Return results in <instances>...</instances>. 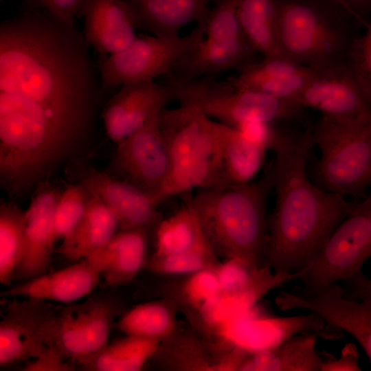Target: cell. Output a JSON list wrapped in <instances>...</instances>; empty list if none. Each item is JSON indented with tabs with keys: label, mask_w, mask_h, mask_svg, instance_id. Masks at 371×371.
Wrapping results in <instances>:
<instances>
[{
	"label": "cell",
	"mask_w": 371,
	"mask_h": 371,
	"mask_svg": "<svg viewBox=\"0 0 371 371\" xmlns=\"http://www.w3.org/2000/svg\"><path fill=\"white\" fill-rule=\"evenodd\" d=\"M89 47L75 26L36 7L3 21L0 100L87 125L102 87Z\"/></svg>",
	"instance_id": "obj_1"
},
{
	"label": "cell",
	"mask_w": 371,
	"mask_h": 371,
	"mask_svg": "<svg viewBox=\"0 0 371 371\" xmlns=\"http://www.w3.org/2000/svg\"><path fill=\"white\" fill-rule=\"evenodd\" d=\"M311 128L276 152L272 162L275 205L268 216L265 265L300 275L350 212L354 201L324 190L307 173Z\"/></svg>",
	"instance_id": "obj_2"
},
{
	"label": "cell",
	"mask_w": 371,
	"mask_h": 371,
	"mask_svg": "<svg viewBox=\"0 0 371 371\" xmlns=\"http://www.w3.org/2000/svg\"><path fill=\"white\" fill-rule=\"evenodd\" d=\"M273 189L271 163L258 181L199 189L190 199L217 255L238 259L252 268L266 266L267 204Z\"/></svg>",
	"instance_id": "obj_3"
},
{
	"label": "cell",
	"mask_w": 371,
	"mask_h": 371,
	"mask_svg": "<svg viewBox=\"0 0 371 371\" xmlns=\"http://www.w3.org/2000/svg\"><path fill=\"white\" fill-rule=\"evenodd\" d=\"M178 100L179 107L160 113L169 170L159 203L193 189L227 186L211 118L190 86L179 88Z\"/></svg>",
	"instance_id": "obj_4"
},
{
	"label": "cell",
	"mask_w": 371,
	"mask_h": 371,
	"mask_svg": "<svg viewBox=\"0 0 371 371\" xmlns=\"http://www.w3.org/2000/svg\"><path fill=\"white\" fill-rule=\"evenodd\" d=\"M278 3V40L284 57L317 70L347 61L357 36L350 21H357L344 8L333 0Z\"/></svg>",
	"instance_id": "obj_5"
},
{
	"label": "cell",
	"mask_w": 371,
	"mask_h": 371,
	"mask_svg": "<svg viewBox=\"0 0 371 371\" xmlns=\"http://www.w3.org/2000/svg\"><path fill=\"white\" fill-rule=\"evenodd\" d=\"M313 146L320 153L315 172L319 186L353 201L371 188V124L321 115L311 128Z\"/></svg>",
	"instance_id": "obj_6"
},
{
	"label": "cell",
	"mask_w": 371,
	"mask_h": 371,
	"mask_svg": "<svg viewBox=\"0 0 371 371\" xmlns=\"http://www.w3.org/2000/svg\"><path fill=\"white\" fill-rule=\"evenodd\" d=\"M348 216L331 234L295 289L312 294L361 271L371 257V188L364 198L354 201Z\"/></svg>",
	"instance_id": "obj_7"
},
{
	"label": "cell",
	"mask_w": 371,
	"mask_h": 371,
	"mask_svg": "<svg viewBox=\"0 0 371 371\" xmlns=\"http://www.w3.org/2000/svg\"><path fill=\"white\" fill-rule=\"evenodd\" d=\"M205 17L186 36H137L123 50L108 56H99L98 68L102 89L170 74L204 37Z\"/></svg>",
	"instance_id": "obj_8"
},
{
	"label": "cell",
	"mask_w": 371,
	"mask_h": 371,
	"mask_svg": "<svg viewBox=\"0 0 371 371\" xmlns=\"http://www.w3.org/2000/svg\"><path fill=\"white\" fill-rule=\"evenodd\" d=\"M120 309L113 297L102 295L58 307L50 328V346L65 360L82 364L107 346Z\"/></svg>",
	"instance_id": "obj_9"
},
{
	"label": "cell",
	"mask_w": 371,
	"mask_h": 371,
	"mask_svg": "<svg viewBox=\"0 0 371 371\" xmlns=\"http://www.w3.org/2000/svg\"><path fill=\"white\" fill-rule=\"evenodd\" d=\"M282 311L300 308L318 315L324 322L322 337L338 339L345 331L365 350L371 362V300H351L341 285L334 283L312 294L296 290L283 291L275 299Z\"/></svg>",
	"instance_id": "obj_10"
},
{
	"label": "cell",
	"mask_w": 371,
	"mask_h": 371,
	"mask_svg": "<svg viewBox=\"0 0 371 371\" xmlns=\"http://www.w3.org/2000/svg\"><path fill=\"white\" fill-rule=\"evenodd\" d=\"M201 108L209 117L229 126L258 122H281L302 117V107L295 103L248 90L234 89L225 82H192Z\"/></svg>",
	"instance_id": "obj_11"
},
{
	"label": "cell",
	"mask_w": 371,
	"mask_h": 371,
	"mask_svg": "<svg viewBox=\"0 0 371 371\" xmlns=\"http://www.w3.org/2000/svg\"><path fill=\"white\" fill-rule=\"evenodd\" d=\"M113 166L122 181L136 186L159 203L169 170L160 114L117 144Z\"/></svg>",
	"instance_id": "obj_12"
},
{
	"label": "cell",
	"mask_w": 371,
	"mask_h": 371,
	"mask_svg": "<svg viewBox=\"0 0 371 371\" xmlns=\"http://www.w3.org/2000/svg\"><path fill=\"white\" fill-rule=\"evenodd\" d=\"M58 307L34 297L13 300L8 304L0 322L1 368L36 359L51 346L50 328Z\"/></svg>",
	"instance_id": "obj_13"
},
{
	"label": "cell",
	"mask_w": 371,
	"mask_h": 371,
	"mask_svg": "<svg viewBox=\"0 0 371 371\" xmlns=\"http://www.w3.org/2000/svg\"><path fill=\"white\" fill-rule=\"evenodd\" d=\"M295 103L329 118L371 124V104L347 62L317 70Z\"/></svg>",
	"instance_id": "obj_14"
},
{
	"label": "cell",
	"mask_w": 371,
	"mask_h": 371,
	"mask_svg": "<svg viewBox=\"0 0 371 371\" xmlns=\"http://www.w3.org/2000/svg\"><path fill=\"white\" fill-rule=\"evenodd\" d=\"M250 352L220 339L210 338L196 328L178 327L161 340L154 359L169 370H240Z\"/></svg>",
	"instance_id": "obj_15"
},
{
	"label": "cell",
	"mask_w": 371,
	"mask_h": 371,
	"mask_svg": "<svg viewBox=\"0 0 371 371\" xmlns=\"http://www.w3.org/2000/svg\"><path fill=\"white\" fill-rule=\"evenodd\" d=\"M176 99L178 89L173 84L164 85L146 80L123 85L102 112L106 135L117 145Z\"/></svg>",
	"instance_id": "obj_16"
},
{
	"label": "cell",
	"mask_w": 371,
	"mask_h": 371,
	"mask_svg": "<svg viewBox=\"0 0 371 371\" xmlns=\"http://www.w3.org/2000/svg\"><path fill=\"white\" fill-rule=\"evenodd\" d=\"M60 194L43 184L26 210L23 249L14 280L23 282L47 273L56 243L54 215Z\"/></svg>",
	"instance_id": "obj_17"
},
{
	"label": "cell",
	"mask_w": 371,
	"mask_h": 371,
	"mask_svg": "<svg viewBox=\"0 0 371 371\" xmlns=\"http://www.w3.org/2000/svg\"><path fill=\"white\" fill-rule=\"evenodd\" d=\"M82 184L113 211L120 229L149 231L162 220L155 201L131 183L92 170L86 175Z\"/></svg>",
	"instance_id": "obj_18"
},
{
	"label": "cell",
	"mask_w": 371,
	"mask_h": 371,
	"mask_svg": "<svg viewBox=\"0 0 371 371\" xmlns=\"http://www.w3.org/2000/svg\"><path fill=\"white\" fill-rule=\"evenodd\" d=\"M83 16L85 38L99 56L116 54L137 36L135 18L125 0H90Z\"/></svg>",
	"instance_id": "obj_19"
},
{
	"label": "cell",
	"mask_w": 371,
	"mask_h": 371,
	"mask_svg": "<svg viewBox=\"0 0 371 371\" xmlns=\"http://www.w3.org/2000/svg\"><path fill=\"white\" fill-rule=\"evenodd\" d=\"M100 276L87 259L51 273L21 282L1 293V297H25L70 304L89 294Z\"/></svg>",
	"instance_id": "obj_20"
},
{
	"label": "cell",
	"mask_w": 371,
	"mask_h": 371,
	"mask_svg": "<svg viewBox=\"0 0 371 371\" xmlns=\"http://www.w3.org/2000/svg\"><path fill=\"white\" fill-rule=\"evenodd\" d=\"M148 230L120 229L112 239L87 258L106 286L129 284L143 267L146 258Z\"/></svg>",
	"instance_id": "obj_21"
},
{
	"label": "cell",
	"mask_w": 371,
	"mask_h": 371,
	"mask_svg": "<svg viewBox=\"0 0 371 371\" xmlns=\"http://www.w3.org/2000/svg\"><path fill=\"white\" fill-rule=\"evenodd\" d=\"M256 54L249 42H228L204 36L177 63L173 70L177 73V78L172 84L188 82L199 76L226 70L240 71L256 62Z\"/></svg>",
	"instance_id": "obj_22"
},
{
	"label": "cell",
	"mask_w": 371,
	"mask_h": 371,
	"mask_svg": "<svg viewBox=\"0 0 371 371\" xmlns=\"http://www.w3.org/2000/svg\"><path fill=\"white\" fill-rule=\"evenodd\" d=\"M137 29L162 37H174L188 24L204 19L215 0H125Z\"/></svg>",
	"instance_id": "obj_23"
},
{
	"label": "cell",
	"mask_w": 371,
	"mask_h": 371,
	"mask_svg": "<svg viewBox=\"0 0 371 371\" xmlns=\"http://www.w3.org/2000/svg\"><path fill=\"white\" fill-rule=\"evenodd\" d=\"M321 331L291 335L270 347L251 352L240 371H320L323 359L317 350Z\"/></svg>",
	"instance_id": "obj_24"
},
{
	"label": "cell",
	"mask_w": 371,
	"mask_h": 371,
	"mask_svg": "<svg viewBox=\"0 0 371 371\" xmlns=\"http://www.w3.org/2000/svg\"><path fill=\"white\" fill-rule=\"evenodd\" d=\"M227 186L250 183L262 168L267 150L236 128L211 118Z\"/></svg>",
	"instance_id": "obj_25"
},
{
	"label": "cell",
	"mask_w": 371,
	"mask_h": 371,
	"mask_svg": "<svg viewBox=\"0 0 371 371\" xmlns=\"http://www.w3.org/2000/svg\"><path fill=\"white\" fill-rule=\"evenodd\" d=\"M118 227L119 221L113 211L101 199L91 194L82 219L58 251L71 261L87 258L108 243Z\"/></svg>",
	"instance_id": "obj_26"
},
{
	"label": "cell",
	"mask_w": 371,
	"mask_h": 371,
	"mask_svg": "<svg viewBox=\"0 0 371 371\" xmlns=\"http://www.w3.org/2000/svg\"><path fill=\"white\" fill-rule=\"evenodd\" d=\"M238 16L246 38L257 53L263 58L284 57L278 40V0H239Z\"/></svg>",
	"instance_id": "obj_27"
},
{
	"label": "cell",
	"mask_w": 371,
	"mask_h": 371,
	"mask_svg": "<svg viewBox=\"0 0 371 371\" xmlns=\"http://www.w3.org/2000/svg\"><path fill=\"white\" fill-rule=\"evenodd\" d=\"M155 256L177 254L210 243L190 199L155 227Z\"/></svg>",
	"instance_id": "obj_28"
},
{
	"label": "cell",
	"mask_w": 371,
	"mask_h": 371,
	"mask_svg": "<svg viewBox=\"0 0 371 371\" xmlns=\"http://www.w3.org/2000/svg\"><path fill=\"white\" fill-rule=\"evenodd\" d=\"M161 340L127 335L89 358L81 366L86 370L137 371L153 358Z\"/></svg>",
	"instance_id": "obj_29"
},
{
	"label": "cell",
	"mask_w": 371,
	"mask_h": 371,
	"mask_svg": "<svg viewBox=\"0 0 371 371\" xmlns=\"http://www.w3.org/2000/svg\"><path fill=\"white\" fill-rule=\"evenodd\" d=\"M177 308L172 298L142 304L125 313L117 326L126 335L161 341L177 328Z\"/></svg>",
	"instance_id": "obj_30"
},
{
	"label": "cell",
	"mask_w": 371,
	"mask_h": 371,
	"mask_svg": "<svg viewBox=\"0 0 371 371\" xmlns=\"http://www.w3.org/2000/svg\"><path fill=\"white\" fill-rule=\"evenodd\" d=\"M26 211L3 203L0 207V282L10 285L21 258Z\"/></svg>",
	"instance_id": "obj_31"
},
{
	"label": "cell",
	"mask_w": 371,
	"mask_h": 371,
	"mask_svg": "<svg viewBox=\"0 0 371 371\" xmlns=\"http://www.w3.org/2000/svg\"><path fill=\"white\" fill-rule=\"evenodd\" d=\"M316 72L317 69L308 67L298 74L287 77L251 78L238 74L225 83L236 89L257 91L295 103Z\"/></svg>",
	"instance_id": "obj_32"
},
{
	"label": "cell",
	"mask_w": 371,
	"mask_h": 371,
	"mask_svg": "<svg viewBox=\"0 0 371 371\" xmlns=\"http://www.w3.org/2000/svg\"><path fill=\"white\" fill-rule=\"evenodd\" d=\"M221 262L210 243L186 252L153 255L148 263L153 271L167 276L190 275L199 271L216 268Z\"/></svg>",
	"instance_id": "obj_33"
},
{
	"label": "cell",
	"mask_w": 371,
	"mask_h": 371,
	"mask_svg": "<svg viewBox=\"0 0 371 371\" xmlns=\"http://www.w3.org/2000/svg\"><path fill=\"white\" fill-rule=\"evenodd\" d=\"M216 268L205 269L188 275L175 297L190 319L201 311L221 293Z\"/></svg>",
	"instance_id": "obj_34"
},
{
	"label": "cell",
	"mask_w": 371,
	"mask_h": 371,
	"mask_svg": "<svg viewBox=\"0 0 371 371\" xmlns=\"http://www.w3.org/2000/svg\"><path fill=\"white\" fill-rule=\"evenodd\" d=\"M91 194L82 185H70L58 200L54 215L56 240L67 241L87 207Z\"/></svg>",
	"instance_id": "obj_35"
},
{
	"label": "cell",
	"mask_w": 371,
	"mask_h": 371,
	"mask_svg": "<svg viewBox=\"0 0 371 371\" xmlns=\"http://www.w3.org/2000/svg\"><path fill=\"white\" fill-rule=\"evenodd\" d=\"M354 40L347 64L371 104V21Z\"/></svg>",
	"instance_id": "obj_36"
},
{
	"label": "cell",
	"mask_w": 371,
	"mask_h": 371,
	"mask_svg": "<svg viewBox=\"0 0 371 371\" xmlns=\"http://www.w3.org/2000/svg\"><path fill=\"white\" fill-rule=\"evenodd\" d=\"M278 122H250L232 126L245 137L274 153L289 145L295 137L278 126Z\"/></svg>",
	"instance_id": "obj_37"
},
{
	"label": "cell",
	"mask_w": 371,
	"mask_h": 371,
	"mask_svg": "<svg viewBox=\"0 0 371 371\" xmlns=\"http://www.w3.org/2000/svg\"><path fill=\"white\" fill-rule=\"evenodd\" d=\"M30 5L45 10L65 23L75 26L76 17L83 16L90 0H27Z\"/></svg>",
	"instance_id": "obj_38"
},
{
	"label": "cell",
	"mask_w": 371,
	"mask_h": 371,
	"mask_svg": "<svg viewBox=\"0 0 371 371\" xmlns=\"http://www.w3.org/2000/svg\"><path fill=\"white\" fill-rule=\"evenodd\" d=\"M359 352L352 343H347L338 358L323 360L320 371H361Z\"/></svg>",
	"instance_id": "obj_39"
},
{
	"label": "cell",
	"mask_w": 371,
	"mask_h": 371,
	"mask_svg": "<svg viewBox=\"0 0 371 371\" xmlns=\"http://www.w3.org/2000/svg\"><path fill=\"white\" fill-rule=\"evenodd\" d=\"M65 359L54 347L50 346L34 361L28 363L25 371H71L74 368L71 364L65 362Z\"/></svg>",
	"instance_id": "obj_40"
},
{
	"label": "cell",
	"mask_w": 371,
	"mask_h": 371,
	"mask_svg": "<svg viewBox=\"0 0 371 371\" xmlns=\"http://www.w3.org/2000/svg\"><path fill=\"white\" fill-rule=\"evenodd\" d=\"M345 295L349 299L371 300V278L360 271L341 281Z\"/></svg>",
	"instance_id": "obj_41"
},
{
	"label": "cell",
	"mask_w": 371,
	"mask_h": 371,
	"mask_svg": "<svg viewBox=\"0 0 371 371\" xmlns=\"http://www.w3.org/2000/svg\"><path fill=\"white\" fill-rule=\"evenodd\" d=\"M357 23L366 27L370 21L371 0H345Z\"/></svg>",
	"instance_id": "obj_42"
},
{
	"label": "cell",
	"mask_w": 371,
	"mask_h": 371,
	"mask_svg": "<svg viewBox=\"0 0 371 371\" xmlns=\"http://www.w3.org/2000/svg\"><path fill=\"white\" fill-rule=\"evenodd\" d=\"M333 1L338 3L342 8H344L354 18L353 14L345 0H333Z\"/></svg>",
	"instance_id": "obj_43"
},
{
	"label": "cell",
	"mask_w": 371,
	"mask_h": 371,
	"mask_svg": "<svg viewBox=\"0 0 371 371\" xmlns=\"http://www.w3.org/2000/svg\"><path fill=\"white\" fill-rule=\"evenodd\" d=\"M1 1H2V0H1Z\"/></svg>",
	"instance_id": "obj_44"
}]
</instances>
